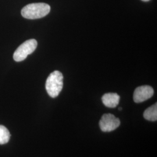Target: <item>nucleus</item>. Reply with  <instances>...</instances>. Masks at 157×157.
Here are the masks:
<instances>
[{"label":"nucleus","instance_id":"f257e3e1","mask_svg":"<svg viewBox=\"0 0 157 157\" xmlns=\"http://www.w3.org/2000/svg\"><path fill=\"white\" fill-rule=\"evenodd\" d=\"M50 6L39 2L30 4L24 6L21 11L22 17L28 19H36L47 15L50 12Z\"/></svg>","mask_w":157,"mask_h":157},{"label":"nucleus","instance_id":"f03ea898","mask_svg":"<svg viewBox=\"0 0 157 157\" xmlns=\"http://www.w3.org/2000/svg\"><path fill=\"white\" fill-rule=\"evenodd\" d=\"M63 78L62 73L56 71L50 73L47 78L45 89L51 97L56 98L59 94L63 88Z\"/></svg>","mask_w":157,"mask_h":157},{"label":"nucleus","instance_id":"7ed1b4c3","mask_svg":"<svg viewBox=\"0 0 157 157\" xmlns=\"http://www.w3.org/2000/svg\"><path fill=\"white\" fill-rule=\"evenodd\" d=\"M37 47V41L35 39H30L20 45L13 54V59L16 62L25 60L29 55L32 54Z\"/></svg>","mask_w":157,"mask_h":157},{"label":"nucleus","instance_id":"20e7f679","mask_svg":"<svg viewBox=\"0 0 157 157\" xmlns=\"http://www.w3.org/2000/svg\"><path fill=\"white\" fill-rule=\"evenodd\" d=\"M121 124L120 120L111 113H105L102 115L99 124L104 132H110L118 128Z\"/></svg>","mask_w":157,"mask_h":157},{"label":"nucleus","instance_id":"39448f33","mask_svg":"<svg viewBox=\"0 0 157 157\" xmlns=\"http://www.w3.org/2000/svg\"><path fill=\"white\" fill-rule=\"evenodd\" d=\"M154 94V89L150 86H141L136 88L133 94V100L140 103L150 98Z\"/></svg>","mask_w":157,"mask_h":157},{"label":"nucleus","instance_id":"423d86ee","mask_svg":"<svg viewBox=\"0 0 157 157\" xmlns=\"http://www.w3.org/2000/svg\"><path fill=\"white\" fill-rule=\"evenodd\" d=\"M120 96L117 93H108L102 97V101L105 106L108 108H115L119 102Z\"/></svg>","mask_w":157,"mask_h":157},{"label":"nucleus","instance_id":"0eeeda50","mask_svg":"<svg viewBox=\"0 0 157 157\" xmlns=\"http://www.w3.org/2000/svg\"><path fill=\"white\" fill-rule=\"evenodd\" d=\"M144 118L148 121H156L157 120V104L152 105L145 110L143 114Z\"/></svg>","mask_w":157,"mask_h":157},{"label":"nucleus","instance_id":"6e6552de","mask_svg":"<svg viewBox=\"0 0 157 157\" xmlns=\"http://www.w3.org/2000/svg\"><path fill=\"white\" fill-rule=\"evenodd\" d=\"M11 135L9 130L3 125H0V144H5L10 139Z\"/></svg>","mask_w":157,"mask_h":157},{"label":"nucleus","instance_id":"1a4fd4ad","mask_svg":"<svg viewBox=\"0 0 157 157\" xmlns=\"http://www.w3.org/2000/svg\"><path fill=\"white\" fill-rule=\"evenodd\" d=\"M141 1H144V2H148V1H150V0H141Z\"/></svg>","mask_w":157,"mask_h":157},{"label":"nucleus","instance_id":"9d476101","mask_svg":"<svg viewBox=\"0 0 157 157\" xmlns=\"http://www.w3.org/2000/svg\"><path fill=\"white\" fill-rule=\"evenodd\" d=\"M119 111H121V110H122V108H121V107H119Z\"/></svg>","mask_w":157,"mask_h":157}]
</instances>
